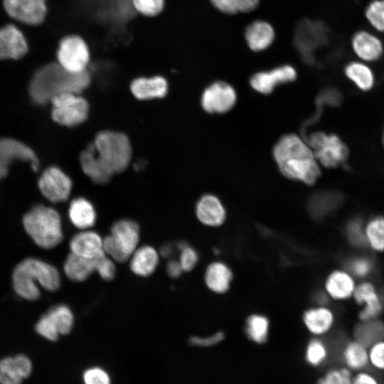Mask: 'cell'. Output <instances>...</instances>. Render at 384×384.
Masks as SVG:
<instances>
[{
  "mask_svg": "<svg viewBox=\"0 0 384 384\" xmlns=\"http://www.w3.org/2000/svg\"><path fill=\"white\" fill-rule=\"evenodd\" d=\"M92 78L88 69L74 73L66 70L57 61L51 62L36 71L29 84V93L36 103L43 105L61 94H80L90 86Z\"/></svg>",
  "mask_w": 384,
  "mask_h": 384,
  "instance_id": "1",
  "label": "cell"
},
{
  "mask_svg": "<svg viewBox=\"0 0 384 384\" xmlns=\"http://www.w3.org/2000/svg\"><path fill=\"white\" fill-rule=\"evenodd\" d=\"M273 155L281 173L290 179L311 185L320 176L311 149L296 134L282 137L274 147Z\"/></svg>",
  "mask_w": 384,
  "mask_h": 384,
  "instance_id": "2",
  "label": "cell"
},
{
  "mask_svg": "<svg viewBox=\"0 0 384 384\" xmlns=\"http://www.w3.org/2000/svg\"><path fill=\"white\" fill-rule=\"evenodd\" d=\"M16 293L28 300H36L40 291L37 284L48 291H56L60 286V275L53 265L36 258H26L19 262L12 274Z\"/></svg>",
  "mask_w": 384,
  "mask_h": 384,
  "instance_id": "3",
  "label": "cell"
},
{
  "mask_svg": "<svg viewBox=\"0 0 384 384\" xmlns=\"http://www.w3.org/2000/svg\"><path fill=\"white\" fill-rule=\"evenodd\" d=\"M26 231L33 240L45 249L53 248L63 239L61 218L53 208L33 206L23 218Z\"/></svg>",
  "mask_w": 384,
  "mask_h": 384,
  "instance_id": "4",
  "label": "cell"
},
{
  "mask_svg": "<svg viewBox=\"0 0 384 384\" xmlns=\"http://www.w3.org/2000/svg\"><path fill=\"white\" fill-rule=\"evenodd\" d=\"M96 153L114 174L124 171L132 158V146L127 135L105 130L99 132L92 142Z\"/></svg>",
  "mask_w": 384,
  "mask_h": 384,
  "instance_id": "5",
  "label": "cell"
},
{
  "mask_svg": "<svg viewBox=\"0 0 384 384\" xmlns=\"http://www.w3.org/2000/svg\"><path fill=\"white\" fill-rule=\"evenodd\" d=\"M140 228L130 219H121L113 223L110 233L103 238V250L115 262H127L139 247Z\"/></svg>",
  "mask_w": 384,
  "mask_h": 384,
  "instance_id": "6",
  "label": "cell"
},
{
  "mask_svg": "<svg viewBox=\"0 0 384 384\" xmlns=\"http://www.w3.org/2000/svg\"><path fill=\"white\" fill-rule=\"evenodd\" d=\"M57 62L66 70L78 73L87 70L90 62V48L86 41L80 36L69 34L58 42Z\"/></svg>",
  "mask_w": 384,
  "mask_h": 384,
  "instance_id": "7",
  "label": "cell"
},
{
  "mask_svg": "<svg viewBox=\"0 0 384 384\" xmlns=\"http://www.w3.org/2000/svg\"><path fill=\"white\" fill-rule=\"evenodd\" d=\"M52 103L51 115L57 123L75 127L85 122L89 113L87 100L77 93H64L54 97Z\"/></svg>",
  "mask_w": 384,
  "mask_h": 384,
  "instance_id": "8",
  "label": "cell"
},
{
  "mask_svg": "<svg viewBox=\"0 0 384 384\" xmlns=\"http://www.w3.org/2000/svg\"><path fill=\"white\" fill-rule=\"evenodd\" d=\"M307 142L317 161L327 168L341 165L347 159V146L336 134L314 132Z\"/></svg>",
  "mask_w": 384,
  "mask_h": 384,
  "instance_id": "9",
  "label": "cell"
},
{
  "mask_svg": "<svg viewBox=\"0 0 384 384\" xmlns=\"http://www.w3.org/2000/svg\"><path fill=\"white\" fill-rule=\"evenodd\" d=\"M352 298L362 307L358 312V318L363 323L375 320L383 311V300L375 284L371 281L363 279L357 284Z\"/></svg>",
  "mask_w": 384,
  "mask_h": 384,
  "instance_id": "10",
  "label": "cell"
},
{
  "mask_svg": "<svg viewBox=\"0 0 384 384\" xmlns=\"http://www.w3.org/2000/svg\"><path fill=\"white\" fill-rule=\"evenodd\" d=\"M6 14L13 19L29 26H38L46 19V0H3Z\"/></svg>",
  "mask_w": 384,
  "mask_h": 384,
  "instance_id": "11",
  "label": "cell"
},
{
  "mask_svg": "<svg viewBox=\"0 0 384 384\" xmlns=\"http://www.w3.org/2000/svg\"><path fill=\"white\" fill-rule=\"evenodd\" d=\"M72 181L61 169L55 166L46 169L38 180L41 193L53 203L66 201L71 192Z\"/></svg>",
  "mask_w": 384,
  "mask_h": 384,
  "instance_id": "12",
  "label": "cell"
},
{
  "mask_svg": "<svg viewBox=\"0 0 384 384\" xmlns=\"http://www.w3.org/2000/svg\"><path fill=\"white\" fill-rule=\"evenodd\" d=\"M236 102V92L227 82L216 81L208 86L201 97V105L209 113H225Z\"/></svg>",
  "mask_w": 384,
  "mask_h": 384,
  "instance_id": "13",
  "label": "cell"
},
{
  "mask_svg": "<svg viewBox=\"0 0 384 384\" xmlns=\"http://www.w3.org/2000/svg\"><path fill=\"white\" fill-rule=\"evenodd\" d=\"M15 160L29 162L34 171L38 169V159L30 147L14 139H0V173L2 177L7 176L9 166Z\"/></svg>",
  "mask_w": 384,
  "mask_h": 384,
  "instance_id": "14",
  "label": "cell"
},
{
  "mask_svg": "<svg viewBox=\"0 0 384 384\" xmlns=\"http://www.w3.org/2000/svg\"><path fill=\"white\" fill-rule=\"evenodd\" d=\"M297 71L290 65H282L272 70L255 73L250 78L252 87L262 94H269L279 85L294 81Z\"/></svg>",
  "mask_w": 384,
  "mask_h": 384,
  "instance_id": "15",
  "label": "cell"
},
{
  "mask_svg": "<svg viewBox=\"0 0 384 384\" xmlns=\"http://www.w3.org/2000/svg\"><path fill=\"white\" fill-rule=\"evenodd\" d=\"M28 50V44L23 32L15 25L0 27V60H18Z\"/></svg>",
  "mask_w": 384,
  "mask_h": 384,
  "instance_id": "16",
  "label": "cell"
},
{
  "mask_svg": "<svg viewBox=\"0 0 384 384\" xmlns=\"http://www.w3.org/2000/svg\"><path fill=\"white\" fill-rule=\"evenodd\" d=\"M198 221L209 228L222 226L226 220L227 212L221 201L213 194L201 196L196 205Z\"/></svg>",
  "mask_w": 384,
  "mask_h": 384,
  "instance_id": "17",
  "label": "cell"
},
{
  "mask_svg": "<svg viewBox=\"0 0 384 384\" xmlns=\"http://www.w3.org/2000/svg\"><path fill=\"white\" fill-rule=\"evenodd\" d=\"M351 45L356 56L364 62L376 61L381 58L384 52L380 38L366 30L356 32L351 38Z\"/></svg>",
  "mask_w": 384,
  "mask_h": 384,
  "instance_id": "18",
  "label": "cell"
},
{
  "mask_svg": "<svg viewBox=\"0 0 384 384\" xmlns=\"http://www.w3.org/2000/svg\"><path fill=\"white\" fill-rule=\"evenodd\" d=\"M356 279L345 269L331 271L324 282V291L329 299L345 301L352 298L356 286Z\"/></svg>",
  "mask_w": 384,
  "mask_h": 384,
  "instance_id": "19",
  "label": "cell"
},
{
  "mask_svg": "<svg viewBox=\"0 0 384 384\" xmlns=\"http://www.w3.org/2000/svg\"><path fill=\"white\" fill-rule=\"evenodd\" d=\"M70 252L94 260L103 254V238L91 229L81 230L75 234L69 242Z\"/></svg>",
  "mask_w": 384,
  "mask_h": 384,
  "instance_id": "20",
  "label": "cell"
},
{
  "mask_svg": "<svg viewBox=\"0 0 384 384\" xmlns=\"http://www.w3.org/2000/svg\"><path fill=\"white\" fill-rule=\"evenodd\" d=\"M130 90L133 95L139 100L161 98L168 91V82L160 75L139 76L132 80Z\"/></svg>",
  "mask_w": 384,
  "mask_h": 384,
  "instance_id": "21",
  "label": "cell"
},
{
  "mask_svg": "<svg viewBox=\"0 0 384 384\" xmlns=\"http://www.w3.org/2000/svg\"><path fill=\"white\" fill-rule=\"evenodd\" d=\"M80 163L85 174L95 183H107L114 175L97 156L93 143L80 153Z\"/></svg>",
  "mask_w": 384,
  "mask_h": 384,
  "instance_id": "22",
  "label": "cell"
},
{
  "mask_svg": "<svg viewBox=\"0 0 384 384\" xmlns=\"http://www.w3.org/2000/svg\"><path fill=\"white\" fill-rule=\"evenodd\" d=\"M159 252L153 246H139L129 259V269L140 277H147L156 271L160 260Z\"/></svg>",
  "mask_w": 384,
  "mask_h": 384,
  "instance_id": "23",
  "label": "cell"
},
{
  "mask_svg": "<svg viewBox=\"0 0 384 384\" xmlns=\"http://www.w3.org/2000/svg\"><path fill=\"white\" fill-rule=\"evenodd\" d=\"M244 36L248 48L254 52H260L267 49L272 44L275 31L269 22L257 20L245 28Z\"/></svg>",
  "mask_w": 384,
  "mask_h": 384,
  "instance_id": "24",
  "label": "cell"
},
{
  "mask_svg": "<svg viewBox=\"0 0 384 384\" xmlns=\"http://www.w3.org/2000/svg\"><path fill=\"white\" fill-rule=\"evenodd\" d=\"M302 321L311 334L321 336L331 330L335 323V314L327 306H315L303 313Z\"/></svg>",
  "mask_w": 384,
  "mask_h": 384,
  "instance_id": "25",
  "label": "cell"
},
{
  "mask_svg": "<svg viewBox=\"0 0 384 384\" xmlns=\"http://www.w3.org/2000/svg\"><path fill=\"white\" fill-rule=\"evenodd\" d=\"M233 279L230 267L223 261H213L206 268L204 282L207 288L218 294L226 293Z\"/></svg>",
  "mask_w": 384,
  "mask_h": 384,
  "instance_id": "26",
  "label": "cell"
},
{
  "mask_svg": "<svg viewBox=\"0 0 384 384\" xmlns=\"http://www.w3.org/2000/svg\"><path fill=\"white\" fill-rule=\"evenodd\" d=\"M68 216L71 223L80 230L91 229L97 220V213L93 204L81 197L71 201Z\"/></svg>",
  "mask_w": 384,
  "mask_h": 384,
  "instance_id": "27",
  "label": "cell"
},
{
  "mask_svg": "<svg viewBox=\"0 0 384 384\" xmlns=\"http://www.w3.org/2000/svg\"><path fill=\"white\" fill-rule=\"evenodd\" d=\"M341 358L344 367L351 372L366 370L369 366L368 346L357 339L348 341L343 346Z\"/></svg>",
  "mask_w": 384,
  "mask_h": 384,
  "instance_id": "28",
  "label": "cell"
},
{
  "mask_svg": "<svg viewBox=\"0 0 384 384\" xmlns=\"http://www.w3.org/2000/svg\"><path fill=\"white\" fill-rule=\"evenodd\" d=\"M63 270L70 280L84 282L95 272L94 262L92 260L70 252L65 260Z\"/></svg>",
  "mask_w": 384,
  "mask_h": 384,
  "instance_id": "29",
  "label": "cell"
},
{
  "mask_svg": "<svg viewBox=\"0 0 384 384\" xmlns=\"http://www.w3.org/2000/svg\"><path fill=\"white\" fill-rule=\"evenodd\" d=\"M341 196L333 191H321L313 194L309 199L307 210L316 220L325 217L339 203Z\"/></svg>",
  "mask_w": 384,
  "mask_h": 384,
  "instance_id": "30",
  "label": "cell"
},
{
  "mask_svg": "<svg viewBox=\"0 0 384 384\" xmlns=\"http://www.w3.org/2000/svg\"><path fill=\"white\" fill-rule=\"evenodd\" d=\"M363 235L366 245L373 251L384 252V216L370 218L363 225Z\"/></svg>",
  "mask_w": 384,
  "mask_h": 384,
  "instance_id": "31",
  "label": "cell"
},
{
  "mask_svg": "<svg viewBox=\"0 0 384 384\" xmlns=\"http://www.w3.org/2000/svg\"><path fill=\"white\" fill-rule=\"evenodd\" d=\"M344 73L346 77L361 90H369L373 86L375 79L373 73L365 63L351 61L346 65Z\"/></svg>",
  "mask_w": 384,
  "mask_h": 384,
  "instance_id": "32",
  "label": "cell"
},
{
  "mask_svg": "<svg viewBox=\"0 0 384 384\" xmlns=\"http://www.w3.org/2000/svg\"><path fill=\"white\" fill-rule=\"evenodd\" d=\"M270 331V320L264 314H252L245 321V332L247 338L257 344L267 341Z\"/></svg>",
  "mask_w": 384,
  "mask_h": 384,
  "instance_id": "33",
  "label": "cell"
},
{
  "mask_svg": "<svg viewBox=\"0 0 384 384\" xmlns=\"http://www.w3.org/2000/svg\"><path fill=\"white\" fill-rule=\"evenodd\" d=\"M46 314L60 335H66L71 331L74 324V315L68 306L56 305L50 308Z\"/></svg>",
  "mask_w": 384,
  "mask_h": 384,
  "instance_id": "34",
  "label": "cell"
},
{
  "mask_svg": "<svg viewBox=\"0 0 384 384\" xmlns=\"http://www.w3.org/2000/svg\"><path fill=\"white\" fill-rule=\"evenodd\" d=\"M374 265L366 255H356L348 260L346 269L355 279H366L373 272Z\"/></svg>",
  "mask_w": 384,
  "mask_h": 384,
  "instance_id": "35",
  "label": "cell"
},
{
  "mask_svg": "<svg viewBox=\"0 0 384 384\" xmlns=\"http://www.w3.org/2000/svg\"><path fill=\"white\" fill-rule=\"evenodd\" d=\"M328 355L327 346L319 338H313L306 347L305 359L309 364L313 366H318L324 363Z\"/></svg>",
  "mask_w": 384,
  "mask_h": 384,
  "instance_id": "36",
  "label": "cell"
},
{
  "mask_svg": "<svg viewBox=\"0 0 384 384\" xmlns=\"http://www.w3.org/2000/svg\"><path fill=\"white\" fill-rule=\"evenodd\" d=\"M365 17L377 31L384 33V0H372L365 9Z\"/></svg>",
  "mask_w": 384,
  "mask_h": 384,
  "instance_id": "37",
  "label": "cell"
},
{
  "mask_svg": "<svg viewBox=\"0 0 384 384\" xmlns=\"http://www.w3.org/2000/svg\"><path fill=\"white\" fill-rule=\"evenodd\" d=\"M22 380L13 357H6L0 361V384H21Z\"/></svg>",
  "mask_w": 384,
  "mask_h": 384,
  "instance_id": "38",
  "label": "cell"
},
{
  "mask_svg": "<svg viewBox=\"0 0 384 384\" xmlns=\"http://www.w3.org/2000/svg\"><path fill=\"white\" fill-rule=\"evenodd\" d=\"M178 262L183 272H190L197 265L199 260L198 252L189 244L181 242L178 244Z\"/></svg>",
  "mask_w": 384,
  "mask_h": 384,
  "instance_id": "39",
  "label": "cell"
},
{
  "mask_svg": "<svg viewBox=\"0 0 384 384\" xmlns=\"http://www.w3.org/2000/svg\"><path fill=\"white\" fill-rule=\"evenodd\" d=\"M92 260L95 272H97L101 279L111 281L114 278L117 272L116 262L112 258L104 252Z\"/></svg>",
  "mask_w": 384,
  "mask_h": 384,
  "instance_id": "40",
  "label": "cell"
},
{
  "mask_svg": "<svg viewBox=\"0 0 384 384\" xmlns=\"http://www.w3.org/2000/svg\"><path fill=\"white\" fill-rule=\"evenodd\" d=\"M352 376V372L347 368H335L326 373L316 384H351Z\"/></svg>",
  "mask_w": 384,
  "mask_h": 384,
  "instance_id": "41",
  "label": "cell"
},
{
  "mask_svg": "<svg viewBox=\"0 0 384 384\" xmlns=\"http://www.w3.org/2000/svg\"><path fill=\"white\" fill-rule=\"evenodd\" d=\"M368 350L369 366L375 370L384 371V338L371 343Z\"/></svg>",
  "mask_w": 384,
  "mask_h": 384,
  "instance_id": "42",
  "label": "cell"
},
{
  "mask_svg": "<svg viewBox=\"0 0 384 384\" xmlns=\"http://www.w3.org/2000/svg\"><path fill=\"white\" fill-rule=\"evenodd\" d=\"M134 9L146 16H155L161 13L164 6V0H132Z\"/></svg>",
  "mask_w": 384,
  "mask_h": 384,
  "instance_id": "43",
  "label": "cell"
},
{
  "mask_svg": "<svg viewBox=\"0 0 384 384\" xmlns=\"http://www.w3.org/2000/svg\"><path fill=\"white\" fill-rule=\"evenodd\" d=\"M82 380L84 384H111L109 373L99 366L86 369L82 374Z\"/></svg>",
  "mask_w": 384,
  "mask_h": 384,
  "instance_id": "44",
  "label": "cell"
},
{
  "mask_svg": "<svg viewBox=\"0 0 384 384\" xmlns=\"http://www.w3.org/2000/svg\"><path fill=\"white\" fill-rule=\"evenodd\" d=\"M36 331L43 337L52 341H56L60 336L57 329L46 314L36 323Z\"/></svg>",
  "mask_w": 384,
  "mask_h": 384,
  "instance_id": "45",
  "label": "cell"
},
{
  "mask_svg": "<svg viewBox=\"0 0 384 384\" xmlns=\"http://www.w3.org/2000/svg\"><path fill=\"white\" fill-rule=\"evenodd\" d=\"M224 338V333L218 331L206 336H191L189 338V343L195 346L210 347L220 343Z\"/></svg>",
  "mask_w": 384,
  "mask_h": 384,
  "instance_id": "46",
  "label": "cell"
},
{
  "mask_svg": "<svg viewBox=\"0 0 384 384\" xmlns=\"http://www.w3.org/2000/svg\"><path fill=\"white\" fill-rule=\"evenodd\" d=\"M348 239L353 245L366 244L363 235V225L358 220H352L346 225Z\"/></svg>",
  "mask_w": 384,
  "mask_h": 384,
  "instance_id": "47",
  "label": "cell"
},
{
  "mask_svg": "<svg viewBox=\"0 0 384 384\" xmlns=\"http://www.w3.org/2000/svg\"><path fill=\"white\" fill-rule=\"evenodd\" d=\"M213 8L225 15H234L238 13L234 0H209Z\"/></svg>",
  "mask_w": 384,
  "mask_h": 384,
  "instance_id": "48",
  "label": "cell"
},
{
  "mask_svg": "<svg viewBox=\"0 0 384 384\" xmlns=\"http://www.w3.org/2000/svg\"><path fill=\"white\" fill-rule=\"evenodd\" d=\"M14 361L20 375L23 379L28 378L32 371V363L30 359L22 354L16 356Z\"/></svg>",
  "mask_w": 384,
  "mask_h": 384,
  "instance_id": "49",
  "label": "cell"
},
{
  "mask_svg": "<svg viewBox=\"0 0 384 384\" xmlns=\"http://www.w3.org/2000/svg\"><path fill=\"white\" fill-rule=\"evenodd\" d=\"M351 384H380V382L373 374L363 370L352 376Z\"/></svg>",
  "mask_w": 384,
  "mask_h": 384,
  "instance_id": "50",
  "label": "cell"
},
{
  "mask_svg": "<svg viewBox=\"0 0 384 384\" xmlns=\"http://www.w3.org/2000/svg\"><path fill=\"white\" fill-rule=\"evenodd\" d=\"M238 12L250 13L259 5L260 0H234Z\"/></svg>",
  "mask_w": 384,
  "mask_h": 384,
  "instance_id": "51",
  "label": "cell"
},
{
  "mask_svg": "<svg viewBox=\"0 0 384 384\" xmlns=\"http://www.w3.org/2000/svg\"><path fill=\"white\" fill-rule=\"evenodd\" d=\"M183 272L178 260H171L166 265V272L171 278L176 279L179 277Z\"/></svg>",
  "mask_w": 384,
  "mask_h": 384,
  "instance_id": "52",
  "label": "cell"
},
{
  "mask_svg": "<svg viewBox=\"0 0 384 384\" xmlns=\"http://www.w3.org/2000/svg\"><path fill=\"white\" fill-rule=\"evenodd\" d=\"M329 297L324 290L316 291L313 293L312 301L315 306H326Z\"/></svg>",
  "mask_w": 384,
  "mask_h": 384,
  "instance_id": "53",
  "label": "cell"
},
{
  "mask_svg": "<svg viewBox=\"0 0 384 384\" xmlns=\"http://www.w3.org/2000/svg\"><path fill=\"white\" fill-rule=\"evenodd\" d=\"M159 252L161 257H169L170 255H171L173 249L171 245H164V246L161 247V248L160 249Z\"/></svg>",
  "mask_w": 384,
  "mask_h": 384,
  "instance_id": "54",
  "label": "cell"
},
{
  "mask_svg": "<svg viewBox=\"0 0 384 384\" xmlns=\"http://www.w3.org/2000/svg\"><path fill=\"white\" fill-rule=\"evenodd\" d=\"M383 144H384V130H383Z\"/></svg>",
  "mask_w": 384,
  "mask_h": 384,
  "instance_id": "55",
  "label": "cell"
},
{
  "mask_svg": "<svg viewBox=\"0 0 384 384\" xmlns=\"http://www.w3.org/2000/svg\"><path fill=\"white\" fill-rule=\"evenodd\" d=\"M2 177L1 174L0 173V178Z\"/></svg>",
  "mask_w": 384,
  "mask_h": 384,
  "instance_id": "56",
  "label": "cell"
}]
</instances>
